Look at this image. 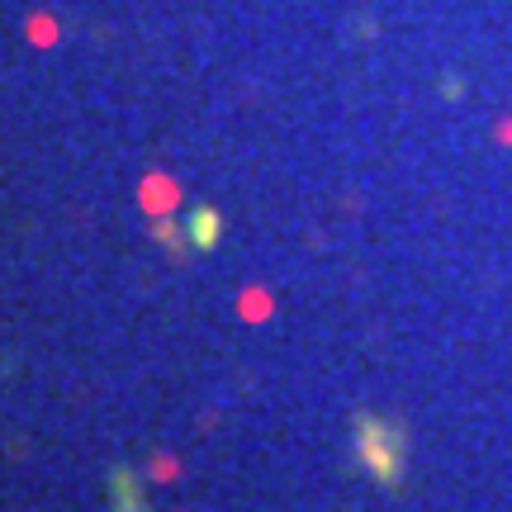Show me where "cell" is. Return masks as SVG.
Instances as JSON below:
<instances>
[{"label": "cell", "mask_w": 512, "mask_h": 512, "mask_svg": "<svg viewBox=\"0 0 512 512\" xmlns=\"http://www.w3.org/2000/svg\"><path fill=\"white\" fill-rule=\"evenodd\" d=\"M356 446H361V460H366V470L380 484H399L403 479V437H399V427L394 422H384V418H356Z\"/></svg>", "instance_id": "cell-1"}]
</instances>
